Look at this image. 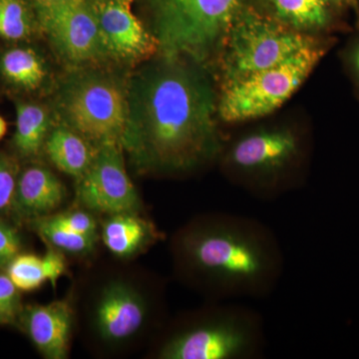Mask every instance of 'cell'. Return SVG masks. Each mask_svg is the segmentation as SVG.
I'll return each mask as SVG.
<instances>
[{
	"mask_svg": "<svg viewBox=\"0 0 359 359\" xmlns=\"http://www.w3.org/2000/svg\"><path fill=\"white\" fill-rule=\"evenodd\" d=\"M266 349V327L259 311L237 302L212 301L165 337L157 358L257 359Z\"/></svg>",
	"mask_w": 359,
	"mask_h": 359,
	"instance_id": "cell-4",
	"label": "cell"
},
{
	"mask_svg": "<svg viewBox=\"0 0 359 359\" xmlns=\"http://www.w3.org/2000/svg\"><path fill=\"white\" fill-rule=\"evenodd\" d=\"M121 1L124 2V4H128V6H131V4L134 0H121Z\"/></svg>",
	"mask_w": 359,
	"mask_h": 359,
	"instance_id": "cell-32",
	"label": "cell"
},
{
	"mask_svg": "<svg viewBox=\"0 0 359 359\" xmlns=\"http://www.w3.org/2000/svg\"><path fill=\"white\" fill-rule=\"evenodd\" d=\"M32 6H46V4H54V2L62 1V0H29Z\"/></svg>",
	"mask_w": 359,
	"mask_h": 359,
	"instance_id": "cell-30",
	"label": "cell"
},
{
	"mask_svg": "<svg viewBox=\"0 0 359 359\" xmlns=\"http://www.w3.org/2000/svg\"><path fill=\"white\" fill-rule=\"evenodd\" d=\"M248 0H146L161 53L202 62Z\"/></svg>",
	"mask_w": 359,
	"mask_h": 359,
	"instance_id": "cell-6",
	"label": "cell"
},
{
	"mask_svg": "<svg viewBox=\"0 0 359 359\" xmlns=\"http://www.w3.org/2000/svg\"><path fill=\"white\" fill-rule=\"evenodd\" d=\"M41 257L47 282L50 283L52 287H55L59 278L65 276L66 269H67L65 255L61 250L49 245L46 254Z\"/></svg>",
	"mask_w": 359,
	"mask_h": 359,
	"instance_id": "cell-28",
	"label": "cell"
},
{
	"mask_svg": "<svg viewBox=\"0 0 359 359\" xmlns=\"http://www.w3.org/2000/svg\"><path fill=\"white\" fill-rule=\"evenodd\" d=\"M93 6L108 58L138 63L159 50L157 39L132 13L128 4L121 0H94Z\"/></svg>",
	"mask_w": 359,
	"mask_h": 359,
	"instance_id": "cell-11",
	"label": "cell"
},
{
	"mask_svg": "<svg viewBox=\"0 0 359 359\" xmlns=\"http://www.w3.org/2000/svg\"><path fill=\"white\" fill-rule=\"evenodd\" d=\"M20 323L44 358H67L73 325V309L68 299L25 306Z\"/></svg>",
	"mask_w": 359,
	"mask_h": 359,
	"instance_id": "cell-13",
	"label": "cell"
},
{
	"mask_svg": "<svg viewBox=\"0 0 359 359\" xmlns=\"http://www.w3.org/2000/svg\"><path fill=\"white\" fill-rule=\"evenodd\" d=\"M172 252L181 278L211 301L268 297L285 269L273 231L259 219L231 212L192 219L175 235Z\"/></svg>",
	"mask_w": 359,
	"mask_h": 359,
	"instance_id": "cell-2",
	"label": "cell"
},
{
	"mask_svg": "<svg viewBox=\"0 0 359 359\" xmlns=\"http://www.w3.org/2000/svg\"><path fill=\"white\" fill-rule=\"evenodd\" d=\"M325 36L297 32L247 4L231 21L223 39L224 83L280 65Z\"/></svg>",
	"mask_w": 359,
	"mask_h": 359,
	"instance_id": "cell-8",
	"label": "cell"
},
{
	"mask_svg": "<svg viewBox=\"0 0 359 359\" xmlns=\"http://www.w3.org/2000/svg\"><path fill=\"white\" fill-rule=\"evenodd\" d=\"M32 228L51 247L68 254H86L93 250L97 236L82 235L54 223L49 216L32 219Z\"/></svg>",
	"mask_w": 359,
	"mask_h": 359,
	"instance_id": "cell-21",
	"label": "cell"
},
{
	"mask_svg": "<svg viewBox=\"0 0 359 359\" xmlns=\"http://www.w3.org/2000/svg\"><path fill=\"white\" fill-rule=\"evenodd\" d=\"M23 309L20 290L11 282L6 271L0 269V325L20 323Z\"/></svg>",
	"mask_w": 359,
	"mask_h": 359,
	"instance_id": "cell-24",
	"label": "cell"
},
{
	"mask_svg": "<svg viewBox=\"0 0 359 359\" xmlns=\"http://www.w3.org/2000/svg\"><path fill=\"white\" fill-rule=\"evenodd\" d=\"M53 116L51 111L35 102L20 101L16 103V128L13 146L21 159L33 160L44 152L52 127Z\"/></svg>",
	"mask_w": 359,
	"mask_h": 359,
	"instance_id": "cell-18",
	"label": "cell"
},
{
	"mask_svg": "<svg viewBox=\"0 0 359 359\" xmlns=\"http://www.w3.org/2000/svg\"><path fill=\"white\" fill-rule=\"evenodd\" d=\"M93 1H94V0H93Z\"/></svg>",
	"mask_w": 359,
	"mask_h": 359,
	"instance_id": "cell-33",
	"label": "cell"
},
{
	"mask_svg": "<svg viewBox=\"0 0 359 359\" xmlns=\"http://www.w3.org/2000/svg\"><path fill=\"white\" fill-rule=\"evenodd\" d=\"M37 22L29 0H0V37L23 41L34 34Z\"/></svg>",
	"mask_w": 359,
	"mask_h": 359,
	"instance_id": "cell-20",
	"label": "cell"
},
{
	"mask_svg": "<svg viewBox=\"0 0 359 359\" xmlns=\"http://www.w3.org/2000/svg\"><path fill=\"white\" fill-rule=\"evenodd\" d=\"M33 9L56 54L71 68L108 59L92 0H62Z\"/></svg>",
	"mask_w": 359,
	"mask_h": 359,
	"instance_id": "cell-9",
	"label": "cell"
},
{
	"mask_svg": "<svg viewBox=\"0 0 359 359\" xmlns=\"http://www.w3.org/2000/svg\"><path fill=\"white\" fill-rule=\"evenodd\" d=\"M65 199L62 182L46 167L32 165L18 176L13 214L27 221L50 216Z\"/></svg>",
	"mask_w": 359,
	"mask_h": 359,
	"instance_id": "cell-14",
	"label": "cell"
},
{
	"mask_svg": "<svg viewBox=\"0 0 359 359\" xmlns=\"http://www.w3.org/2000/svg\"><path fill=\"white\" fill-rule=\"evenodd\" d=\"M76 199L88 211L138 212L142 203L125 166L121 144L101 146L86 173L77 180Z\"/></svg>",
	"mask_w": 359,
	"mask_h": 359,
	"instance_id": "cell-10",
	"label": "cell"
},
{
	"mask_svg": "<svg viewBox=\"0 0 359 359\" xmlns=\"http://www.w3.org/2000/svg\"><path fill=\"white\" fill-rule=\"evenodd\" d=\"M0 76L14 89L34 92L46 82L48 68L32 47L16 46L0 55Z\"/></svg>",
	"mask_w": 359,
	"mask_h": 359,
	"instance_id": "cell-19",
	"label": "cell"
},
{
	"mask_svg": "<svg viewBox=\"0 0 359 359\" xmlns=\"http://www.w3.org/2000/svg\"><path fill=\"white\" fill-rule=\"evenodd\" d=\"M49 218L54 223L60 224L75 233L97 236L96 219L89 212L84 210H75V211L62 212V214L50 215Z\"/></svg>",
	"mask_w": 359,
	"mask_h": 359,
	"instance_id": "cell-25",
	"label": "cell"
},
{
	"mask_svg": "<svg viewBox=\"0 0 359 359\" xmlns=\"http://www.w3.org/2000/svg\"><path fill=\"white\" fill-rule=\"evenodd\" d=\"M273 18L297 32L330 35L349 29L346 11L330 0H268Z\"/></svg>",
	"mask_w": 359,
	"mask_h": 359,
	"instance_id": "cell-15",
	"label": "cell"
},
{
	"mask_svg": "<svg viewBox=\"0 0 359 359\" xmlns=\"http://www.w3.org/2000/svg\"><path fill=\"white\" fill-rule=\"evenodd\" d=\"M330 1L346 13L353 11L355 15L356 27L359 30V0H330Z\"/></svg>",
	"mask_w": 359,
	"mask_h": 359,
	"instance_id": "cell-29",
	"label": "cell"
},
{
	"mask_svg": "<svg viewBox=\"0 0 359 359\" xmlns=\"http://www.w3.org/2000/svg\"><path fill=\"white\" fill-rule=\"evenodd\" d=\"M309 155L306 135L278 125L224 142L218 164L231 183L257 199L271 201L301 185Z\"/></svg>",
	"mask_w": 359,
	"mask_h": 359,
	"instance_id": "cell-3",
	"label": "cell"
},
{
	"mask_svg": "<svg viewBox=\"0 0 359 359\" xmlns=\"http://www.w3.org/2000/svg\"><path fill=\"white\" fill-rule=\"evenodd\" d=\"M127 83L119 75L100 67L71 68L53 95L59 124L77 132L96 148L121 144L127 121Z\"/></svg>",
	"mask_w": 359,
	"mask_h": 359,
	"instance_id": "cell-5",
	"label": "cell"
},
{
	"mask_svg": "<svg viewBox=\"0 0 359 359\" xmlns=\"http://www.w3.org/2000/svg\"><path fill=\"white\" fill-rule=\"evenodd\" d=\"M22 243L14 226L0 216V269L6 271L9 263L21 252Z\"/></svg>",
	"mask_w": 359,
	"mask_h": 359,
	"instance_id": "cell-26",
	"label": "cell"
},
{
	"mask_svg": "<svg viewBox=\"0 0 359 359\" xmlns=\"http://www.w3.org/2000/svg\"><path fill=\"white\" fill-rule=\"evenodd\" d=\"M199 61L162 54L127 83L124 153L141 174L184 176L218 163V99Z\"/></svg>",
	"mask_w": 359,
	"mask_h": 359,
	"instance_id": "cell-1",
	"label": "cell"
},
{
	"mask_svg": "<svg viewBox=\"0 0 359 359\" xmlns=\"http://www.w3.org/2000/svg\"><path fill=\"white\" fill-rule=\"evenodd\" d=\"M335 42L327 35L280 65L224 83L218 99L219 119L235 124L273 112L294 95Z\"/></svg>",
	"mask_w": 359,
	"mask_h": 359,
	"instance_id": "cell-7",
	"label": "cell"
},
{
	"mask_svg": "<svg viewBox=\"0 0 359 359\" xmlns=\"http://www.w3.org/2000/svg\"><path fill=\"white\" fill-rule=\"evenodd\" d=\"M154 224L138 212L110 215L104 223V244L113 255L129 257L143 252L162 238Z\"/></svg>",
	"mask_w": 359,
	"mask_h": 359,
	"instance_id": "cell-16",
	"label": "cell"
},
{
	"mask_svg": "<svg viewBox=\"0 0 359 359\" xmlns=\"http://www.w3.org/2000/svg\"><path fill=\"white\" fill-rule=\"evenodd\" d=\"M98 149L77 132L57 123L47 137L44 152L59 171L78 180L91 166Z\"/></svg>",
	"mask_w": 359,
	"mask_h": 359,
	"instance_id": "cell-17",
	"label": "cell"
},
{
	"mask_svg": "<svg viewBox=\"0 0 359 359\" xmlns=\"http://www.w3.org/2000/svg\"><path fill=\"white\" fill-rule=\"evenodd\" d=\"M339 57L347 77L353 85L354 95L359 101V30L340 50Z\"/></svg>",
	"mask_w": 359,
	"mask_h": 359,
	"instance_id": "cell-27",
	"label": "cell"
},
{
	"mask_svg": "<svg viewBox=\"0 0 359 359\" xmlns=\"http://www.w3.org/2000/svg\"><path fill=\"white\" fill-rule=\"evenodd\" d=\"M7 132V124L6 120L0 116V140L6 136Z\"/></svg>",
	"mask_w": 359,
	"mask_h": 359,
	"instance_id": "cell-31",
	"label": "cell"
},
{
	"mask_svg": "<svg viewBox=\"0 0 359 359\" xmlns=\"http://www.w3.org/2000/svg\"><path fill=\"white\" fill-rule=\"evenodd\" d=\"M150 313V304L142 292L128 283L112 282L97 302L96 330L105 341H124L140 332Z\"/></svg>",
	"mask_w": 359,
	"mask_h": 359,
	"instance_id": "cell-12",
	"label": "cell"
},
{
	"mask_svg": "<svg viewBox=\"0 0 359 359\" xmlns=\"http://www.w3.org/2000/svg\"><path fill=\"white\" fill-rule=\"evenodd\" d=\"M20 168L11 156L0 152V216L13 214Z\"/></svg>",
	"mask_w": 359,
	"mask_h": 359,
	"instance_id": "cell-23",
	"label": "cell"
},
{
	"mask_svg": "<svg viewBox=\"0 0 359 359\" xmlns=\"http://www.w3.org/2000/svg\"><path fill=\"white\" fill-rule=\"evenodd\" d=\"M6 273L14 285L23 292H34L47 282L42 257L36 255L20 252L7 266Z\"/></svg>",
	"mask_w": 359,
	"mask_h": 359,
	"instance_id": "cell-22",
	"label": "cell"
}]
</instances>
